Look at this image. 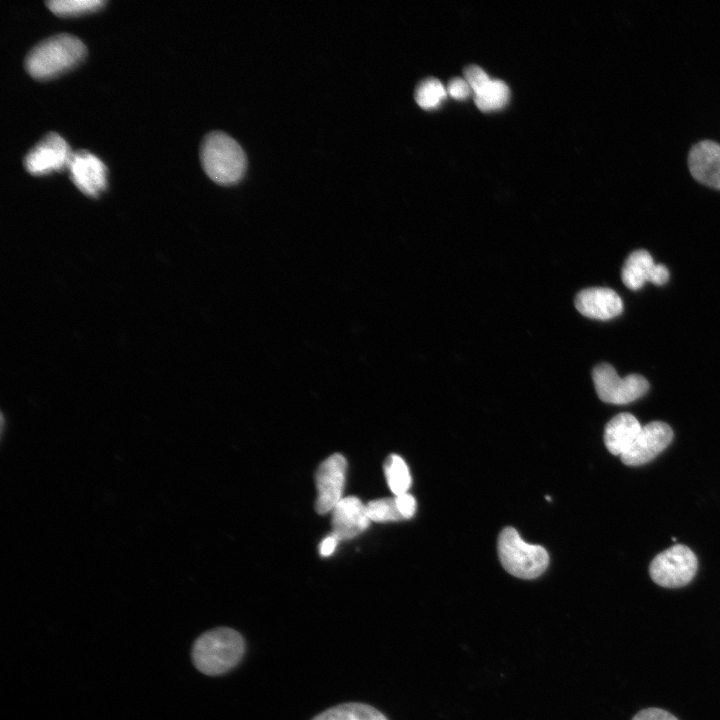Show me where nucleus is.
Returning <instances> with one entry per match:
<instances>
[{"mask_svg": "<svg viewBox=\"0 0 720 720\" xmlns=\"http://www.w3.org/2000/svg\"><path fill=\"white\" fill-rule=\"evenodd\" d=\"M86 56V46L76 36L61 33L46 38L27 53L24 66L35 79H50L78 65Z\"/></svg>", "mask_w": 720, "mask_h": 720, "instance_id": "1", "label": "nucleus"}, {"mask_svg": "<svg viewBox=\"0 0 720 720\" xmlns=\"http://www.w3.org/2000/svg\"><path fill=\"white\" fill-rule=\"evenodd\" d=\"M242 636L228 627H218L204 632L194 642L192 659L202 673L215 676L234 668L244 654Z\"/></svg>", "mask_w": 720, "mask_h": 720, "instance_id": "2", "label": "nucleus"}, {"mask_svg": "<svg viewBox=\"0 0 720 720\" xmlns=\"http://www.w3.org/2000/svg\"><path fill=\"white\" fill-rule=\"evenodd\" d=\"M205 173L214 182L229 185L238 182L246 169V156L232 137L220 131L207 134L200 147Z\"/></svg>", "mask_w": 720, "mask_h": 720, "instance_id": "3", "label": "nucleus"}, {"mask_svg": "<svg viewBox=\"0 0 720 720\" xmlns=\"http://www.w3.org/2000/svg\"><path fill=\"white\" fill-rule=\"evenodd\" d=\"M497 550L504 569L521 579L537 578L549 563L546 549L525 542L513 527H506L501 531Z\"/></svg>", "mask_w": 720, "mask_h": 720, "instance_id": "4", "label": "nucleus"}, {"mask_svg": "<svg viewBox=\"0 0 720 720\" xmlns=\"http://www.w3.org/2000/svg\"><path fill=\"white\" fill-rule=\"evenodd\" d=\"M694 552L683 544H676L659 553L650 563L649 574L659 586L679 588L691 582L697 572Z\"/></svg>", "mask_w": 720, "mask_h": 720, "instance_id": "5", "label": "nucleus"}, {"mask_svg": "<svg viewBox=\"0 0 720 720\" xmlns=\"http://www.w3.org/2000/svg\"><path fill=\"white\" fill-rule=\"evenodd\" d=\"M592 379L598 397L610 404L633 402L649 389V383L642 375L630 374L620 378L613 366L607 363L594 367Z\"/></svg>", "mask_w": 720, "mask_h": 720, "instance_id": "6", "label": "nucleus"}, {"mask_svg": "<svg viewBox=\"0 0 720 720\" xmlns=\"http://www.w3.org/2000/svg\"><path fill=\"white\" fill-rule=\"evenodd\" d=\"M347 472V460L334 453L320 463L315 472V510L320 515L330 513L343 498Z\"/></svg>", "mask_w": 720, "mask_h": 720, "instance_id": "7", "label": "nucleus"}, {"mask_svg": "<svg viewBox=\"0 0 720 720\" xmlns=\"http://www.w3.org/2000/svg\"><path fill=\"white\" fill-rule=\"evenodd\" d=\"M72 153L58 133L49 132L28 151L23 164L30 174L45 175L68 167Z\"/></svg>", "mask_w": 720, "mask_h": 720, "instance_id": "8", "label": "nucleus"}, {"mask_svg": "<svg viewBox=\"0 0 720 720\" xmlns=\"http://www.w3.org/2000/svg\"><path fill=\"white\" fill-rule=\"evenodd\" d=\"M673 430L665 422L653 421L642 426L641 432L630 449L621 457L628 466H640L650 462L672 441Z\"/></svg>", "mask_w": 720, "mask_h": 720, "instance_id": "9", "label": "nucleus"}, {"mask_svg": "<svg viewBox=\"0 0 720 720\" xmlns=\"http://www.w3.org/2000/svg\"><path fill=\"white\" fill-rule=\"evenodd\" d=\"M68 169L72 182L85 195L95 198L106 189V166L89 151L73 152Z\"/></svg>", "mask_w": 720, "mask_h": 720, "instance_id": "10", "label": "nucleus"}, {"mask_svg": "<svg viewBox=\"0 0 720 720\" xmlns=\"http://www.w3.org/2000/svg\"><path fill=\"white\" fill-rule=\"evenodd\" d=\"M330 513L331 534L339 541H347L360 535L371 523L366 504L355 496L343 497Z\"/></svg>", "mask_w": 720, "mask_h": 720, "instance_id": "11", "label": "nucleus"}, {"mask_svg": "<svg viewBox=\"0 0 720 720\" xmlns=\"http://www.w3.org/2000/svg\"><path fill=\"white\" fill-rule=\"evenodd\" d=\"M622 281L629 289H640L645 282L663 285L669 279V271L663 264H655L646 250H636L626 259L621 273Z\"/></svg>", "mask_w": 720, "mask_h": 720, "instance_id": "12", "label": "nucleus"}, {"mask_svg": "<svg viewBox=\"0 0 720 720\" xmlns=\"http://www.w3.org/2000/svg\"><path fill=\"white\" fill-rule=\"evenodd\" d=\"M576 309L584 316L609 320L623 311L620 296L607 287H591L580 291L575 298Z\"/></svg>", "mask_w": 720, "mask_h": 720, "instance_id": "13", "label": "nucleus"}, {"mask_svg": "<svg viewBox=\"0 0 720 720\" xmlns=\"http://www.w3.org/2000/svg\"><path fill=\"white\" fill-rule=\"evenodd\" d=\"M688 166L698 182L720 190V144L703 140L693 145L688 155Z\"/></svg>", "mask_w": 720, "mask_h": 720, "instance_id": "14", "label": "nucleus"}, {"mask_svg": "<svg viewBox=\"0 0 720 720\" xmlns=\"http://www.w3.org/2000/svg\"><path fill=\"white\" fill-rule=\"evenodd\" d=\"M642 425L630 413H620L613 417L605 426L604 443L613 455L622 456L626 453L641 432Z\"/></svg>", "mask_w": 720, "mask_h": 720, "instance_id": "15", "label": "nucleus"}, {"mask_svg": "<svg viewBox=\"0 0 720 720\" xmlns=\"http://www.w3.org/2000/svg\"><path fill=\"white\" fill-rule=\"evenodd\" d=\"M312 720H387L374 707L363 703H343L333 706Z\"/></svg>", "mask_w": 720, "mask_h": 720, "instance_id": "16", "label": "nucleus"}, {"mask_svg": "<svg viewBox=\"0 0 720 720\" xmlns=\"http://www.w3.org/2000/svg\"><path fill=\"white\" fill-rule=\"evenodd\" d=\"M383 468L388 487L394 496L407 493L412 478L404 459L397 454H390L386 458Z\"/></svg>", "mask_w": 720, "mask_h": 720, "instance_id": "17", "label": "nucleus"}, {"mask_svg": "<svg viewBox=\"0 0 720 720\" xmlns=\"http://www.w3.org/2000/svg\"><path fill=\"white\" fill-rule=\"evenodd\" d=\"M510 97L507 84L498 79H491L490 82L477 94L474 101L477 107L485 112L503 108Z\"/></svg>", "mask_w": 720, "mask_h": 720, "instance_id": "18", "label": "nucleus"}, {"mask_svg": "<svg viewBox=\"0 0 720 720\" xmlns=\"http://www.w3.org/2000/svg\"><path fill=\"white\" fill-rule=\"evenodd\" d=\"M447 95V89L436 78L423 80L415 92V100L423 109L438 107Z\"/></svg>", "mask_w": 720, "mask_h": 720, "instance_id": "19", "label": "nucleus"}, {"mask_svg": "<svg viewBox=\"0 0 720 720\" xmlns=\"http://www.w3.org/2000/svg\"><path fill=\"white\" fill-rule=\"evenodd\" d=\"M105 4L102 0H55L47 1L51 12L59 16L86 14L100 9Z\"/></svg>", "mask_w": 720, "mask_h": 720, "instance_id": "20", "label": "nucleus"}, {"mask_svg": "<svg viewBox=\"0 0 720 720\" xmlns=\"http://www.w3.org/2000/svg\"><path fill=\"white\" fill-rule=\"evenodd\" d=\"M366 507L371 522L385 523L403 520L397 509L394 497L369 501Z\"/></svg>", "mask_w": 720, "mask_h": 720, "instance_id": "21", "label": "nucleus"}, {"mask_svg": "<svg viewBox=\"0 0 720 720\" xmlns=\"http://www.w3.org/2000/svg\"><path fill=\"white\" fill-rule=\"evenodd\" d=\"M464 79L469 84L473 95L482 90L491 80L488 74L477 65H470L464 70Z\"/></svg>", "mask_w": 720, "mask_h": 720, "instance_id": "22", "label": "nucleus"}, {"mask_svg": "<svg viewBox=\"0 0 720 720\" xmlns=\"http://www.w3.org/2000/svg\"><path fill=\"white\" fill-rule=\"evenodd\" d=\"M397 509L402 516L403 520L410 519L414 516L416 511V500L415 498L407 493L394 496Z\"/></svg>", "mask_w": 720, "mask_h": 720, "instance_id": "23", "label": "nucleus"}, {"mask_svg": "<svg viewBox=\"0 0 720 720\" xmlns=\"http://www.w3.org/2000/svg\"><path fill=\"white\" fill-rule=\"evenodd\" d=\"M471 92L469 84L461 77L452 78L447 86V93L457 100L468 98Z\"/></svg>", "mask_w": 720, "mask_h": 720, "instance_id": "24", "label": "nucleus"}, {"mask_svg": "<svg viewBox=\"0 0 720 720\" xmlns=\"http://www.w3.org/2000/svg\"><path fill=\"white\" fill-rule=\"evenodd\" d=\"M632 720H678L674 715L660 708H647L639 711Z\"/></svg>", "mask_w": 720, "mask_h": 720, "instance_id": "25", "label": "nucleus"}, {"mask_svg": "<svg viewBox=\"0 0 720 720\" xmlns=\"http://www.w3.org/2000/svg\"><path fill=\"white\" fill-rule=\"evenodd\" d=\"M339 540L333 535L329 534L326 536L319 545V554L322 557H328L332 555L337 547Z\"/></svg>", "mask_w": 720, "mask_h": 720, "instance_id": "26", "label": "nucleus"}]
</instances>
